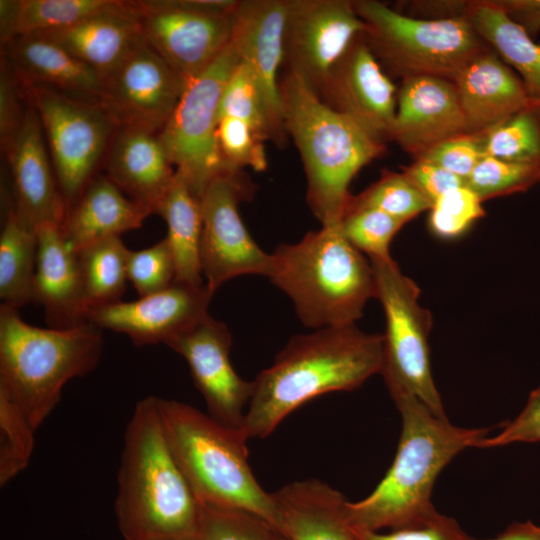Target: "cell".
Returning <instances> with one entry per match:
<instances>
[{
  "mask_svg": "<svg viewBox=\"0 0 540 540\" xmlns=\"http://www.w3.org/2000/svg\"><path fill=\"white\" fill-rule=\"evenodd\" d=\"M237 1L133 2L144 40L187 83L230 45Z\"/></svg>",
  "mask_w": 540,
  "mask_h": 540,
  "instance_id": "7c38bea8",
  "label": "cell"
},
{
  "mask_svg": "<svg viewBox=\"0 0 540 540\" xmlns=\"http://www.w3.org/2000/svg\"><path fill=\"white\" fill-rule=\"evenodd\" d=\"M467 134L454 82L432 76L402 79L392 140L415 159L452 137Z\"/></svg>",
  "mask_w": 540,
  "mask_h": 540,
  "instance_id": "ffe728a7",
  "label": "cell"
},
{
  "mask_svg": "<svg viewBox=\"0 0 540 540\" xmlns=\"http://www.w3.org/2000/svg\"><path fill=\"white\" fill-rule=\"evenodd\" d=\"M127 277L139 297L161 291L173 284L176 266L167 238L142 250H130Z\"/></svg>",
  "mask_w": 540,
  "mask_h": 540,
  "instance_id": "b9f144b4",
  "label": "cell"
},
{
  "mask_svg": "<svg viewBox=\"0 0 540 540\" xmlns=\"http://www.w3.org/2000/svg\"><path fill=\"white\" fill-rule=\"evenodd\" d=\"M37 250L36 227L20 215L12 203L0 235L1 305L19 310L35 302Z\"/></svg>",
  "mask_w": 540,
  "mask_h": 540,
  "instance_id": "1f68e13d",
  "label": "cell"
},
{
  "mask_svg": "<svg viewBox=\"0 0 540 540\" xmlns=\"http://www.w3.org/2000/svg\"><path fill=\"white\" fill-rule=\"evenodd\" d=\"M266 277L293 302L305 327L317 330L353 325L377 284L367 261L339 226L308 232L300 241L270 253Z\"/></svg>",
  "mask_w": 540,
  "mask_h": 540,
  "instance_id": "5b68a950",
  "label": "cell"
},
{
  "mask_svg": "<svg viewBox=\"0 0 540 540\" xmlns=\"http://www.w3.org/2000/svg\"><path fill=\"white\" fill-rule=\"evenodd\" d=\"M485 156L540 164V104L519 111L486 134Z\"/></svg>",
  "mask_w": 540,
  "mask_h": 540,
  "instance_id": "836d02e7",
  "label": "cell"
},
{
  "mask_svg": "<svg viewBox=\"0 0 540 540\" xmlns=\"http://www.w3.org/2000/svg\"><path fill=\"white\" fill-rule=\"evenodd\" d=\"M36 430L19 407L0 390V485L29 464Z\"/></svg>",
  "mask_w": 540,
  "mask_h": 540,
  "instance_id": "8d00e7d4",
  "label": "cell"
},
{
  "mask_svg": "<svg viewBox=\"0 0 540 540\" xmlns=\"http://www.w3.org/2000/svg\"><path fill=\"white\" fill-rule=\"evenodd\" d=\"M129 251L120 236H112L75 252L87 314L94 308L121 301L128 280Z\"/></svg>",
  "mask_w": 540,
  "mask_h": 540,
  "instance_id": "d6a6232c",
  "label": "cell"
},
{
  "mask_svg": "<svg viewBox=\"0 0 540 540\" xmlns=\"http://www.w3.org/2000/svg\"><path fill=\"white\" fill-rule=\"evenodd\" d=\"M253 194L254 184L240 169L220 173L202 194L201 267L212 294L235 277L268 274L271 254L253 240L238 209Z\"/></svg>",
  "mask_w": 540,
  "mask_h": 540,
  "instance_id": "4fadbf2b",
  "label": "cell"
},
{
  "mask_svg": "<svg viewBox=\"0 0 540 540\" xmlns=\"http://www.w3.org/2000/svg\"><path fill=\"white\" fill-rule=\"evenodd\" d=\"M535 442H540V384L530 393L522 411L513 420L501 424L495 435L480 440L477 448Z\"/></svg>",
  "mask_w": 540,
  "mask_h": 540,
  "instance_id": "bcb514c9",
  "label": "cell"
},
{
  "mask_svg": "<svg viewBox=\"0 0 540 540\" xmlns=\"http://www.w3.org/2000/svg\"><path fill=\"white\" fill-rule=\"evenodd\" d=\"M150 214L107 176H98L67 211L61 230L67 246L77 252L93 242L141 227Z\"/></svg>",
  "mask_w": 540,
  "mask_h": 540,
  "instance_id": "4316f807",
  "label": "cell"
},
{
  "mask_svg": "<svg viewBox=\"0 0 540 540\" xmlns=\"http://www.w3.org/2000/svg\"><path fill=\"white\" fill-rule=\"evenodd\" d=\"M103 350L101 329L86 321L58 329L26 323L0 307V390L37 430L61 399L64 385L90 373Z\"/></svg>",
  "mask_w": 540,
  "mask_h": 540,
  "instance_id": "52a82bcc",
  "label": "cell"
},
{
  "mask_svg": "<svg viewBox=\"0 0 540 540\" xmlns=\"http://www.w3.org/2000/svg\"><path fill=\"white\" fill-rule=\"evenodd\" d=\"M194 540L290 539L280 527L252 512L201 504Z\"/></svg>",
  "mask_w": 540,
  "mask_h": 540,
  "instance_id": "e575fe53",
  "label": "cell"
},
{
  "mask_svg": "<svg viewBox=\"0 0 540 540\" xmlns=\"http://www.w3.org/2000/svg\"><path fill=\"white\" fill-rule=\"evenodd\" d=\"M383 334L355 324L289 339L274 362L253 380L245 413L249 438H265L293 411L322 394L352 391L380 373Z\"/></svg>",
  "mask_w": 540,
  "mask_h": 540,
  "instance_id": "6da1fadb",
  "label": "cell"
},
{
  "mask_svg": "<svg viewBox=\"0 0 540 540\" xmlns=\"http://www.w3.org/2000/svg\"><path fill=\"white\" fill-rule=\"evenodd\" d=\"M35 272V302L40 303L49 327L66 329L86 322L77 255L66 244L61 225L41 224Z\"/></svg>",
  "mask_w": 540,
  "mask_h": 540,
  "instance_id": "603a6c76",
  "label": "cell"
},
{
  "mask_svg": "<svg viewBox=\"0 0 540 540\" xmlns=\"http://www.w3.org/2000/svg\"><path fill=\"white\" fill-rule=\"evenodd\" d=\"M496 2L506 11L517 9L540 10V0H505Z\"/></svg>",
  "mask_w": 540,
  "mask_h": 540,
  "instance_id": "816d5d0a",
  "label": "cell"
},
{
  "mask_svg": "<svg viewBox=\"0 0 540 540\" xmlns=\"http://www.w3.org/2000/svg\"><path fill=\"white\" fill-rule=\"evenodd\" d=\"M13 178L15 208L35 227L62 225L67 208L47 154L40 118L31 105L5 152Z\"/></svg>",
  "mask_w": 540,
  "mask_h": 540,
  "instance_id": "44dd1931",
  "label": "cell"
},
{
  "mask_svg": "<svg viewBox=\"0 0 540 540\" xmlns=\"http://www.w3.org/2000/svg\"><path fill=\"white\" fill-rule=\"evenodd\" d=\"M239 62L230 43L207 69L186 83L171 117L158 133L175 171L201 197L213 178L230 169L217 141L218 107Z\"/></svg>",
  "mask_w": 540,
  "mask_h": 540,
  "instance_id": "8fae6325",
  "label": "cell"
},
{
  "mask_svg": "<svg viewBox=\"0 0 540 540\" xmlns=\"http://www.w3.org/2000/svg\"><path fill=\"white\" fill-rule=\"evenodd\" d=\"M485 138L486 135L461 134L441 142L417 159L440 166L465 181L485 156Z\"/></svg>",
  "mask_w": 540,
  "mask_h": 540,
  "instance_id": "ee69618b",
  "label": "cell"
},
{
  "mask_svg": "<svg viewBox=\"0 0 540 540\" xmlns=\"http://www.w3.org/2000/svg\"><path fill=\"white\" fill-rule=\"evenodd\" d=\"M506 12L513 20L522 25L530 36L540 30V10L517 9Z\"/></svg>",
  "mask_w": 540,
  "mask_h": 540,
  "instance_id": "f907efd6",
  "label": "cell"
},
{
  "mask_svg": "<svg viewBox=\"0 0 540 540\" xmlns=\"http://www.w3.org/2000/svg\"><path fill=\"white\" fill-rule=\"evenodd\" d=\"M404 223L368 207L349 205L339 223L343 236L369 258H389L390 244Z\"/></svg>",
  "mask_w": 540,
  "mask_h": 540,
  "instance_id": "74e56055",
  "label": "cell"
},
{
  "mask_svg": "<svg viewBox=\"0 0 540 540\" xmlns=\"http://www.w3.org/2000/svg\"><path fill=\"white\" fill-rule=\"evenodd\" d=\"M485 215L482 201L463 185L440 196L430 209L431 231L440 238H455Z\"/></svg>",
  "mask_w": 540,
  "mask_h": 540,
  "instance_id": "7bdbcfd3",
  "label": "cell"
},
{
  "mask_svg": "<svg viewBox=\"0 0 540 540\" xmlns=\"http://www.w3.org/2000/svg\"><path fill=\"white\" fill-rule=\"evenodd\" d=\"M83 61L101 78L144 40L133 1L119 3L72 27L42 35Z\"/></svg>",
  "mask_w": 540,
  "mask_h": 540,
  "instance_id": "d4e9b609",
  "label": "cell"
},
{
  "mask_svg": "<svg viewBox=\"0 0 540 540\" xmlns=\"http://www.w3.org/2000/svg\"><path fill=\"white\" fill-rule=\"evenodd\" d=\"M19 80L9 69L7 61H2L0 76V139L4 153L15 138L24 118L20 108Z\"/></svg>",
  "mask_w": 540,
  "mask_h": 540,
  "instance_id": "7dc6e473",
  "label": "cell"
},
{
  "mask_svg": "<svg viewBox=\"0 0 540 540\" xmlns=\"http://www.w3.org/2000/svg\"><path fill=\"white\" fill-rule=\"evenodd\" d=\"M349 205L380 210L406 224L433 203L401 172L384 171L381 177Z\"/></svg>",
  "mask_w": 540,
  "mask_h": 540,
  "instance_id": "d590c367",
  "label": "cell"
},
{
  "mask_svg": "<svg viewBox=\"0 0 540 540\" xmlns=\"http://www.w3.org/2000/svg\"><path fill=\"white\" fill-rule=\"evenodd\" d=\"M540 181V164L503 161L484 156L465 180L483 202L528 190Z\"/></svg>",
  "mask_w": 540,
  "mask_h": 540,
  "instance_id": "f35d334b",
  "label": "cell"
},
{
  "mask_svg": "<svg viewBox=\"0 0 540 540\" xmlns=\"http://www.w3.org/2000/svg\"><path fill=\"white\" fill-rule=\"evenodd\" d=\"M232 117L249 124L265 141H272L257 84L247 67L239 62L226 83L218 107V120Z\"/></svg>",
  "mask_w": 540,
  "mask_h": 540,
  "instance_id": "ab89813d",
  "label": "cell"
},
{
  "mask_svg": "<svg viewBox=\"0 0 540 540\" xmlns=\"http://www.w3.org/2000/svg\"><path fill=\"white\" fill-rule=\"evenodd\" d=\"M107 177L128 197L152 213L168 192L176 171L158 134L119 129L107 160Z\"/></svg>",
  "mask_w": 540,
  "mask_h": 540,
  "instance_id": "cb8c5ba5",
  "label": "cell"
},
{
  "mask_svg": "<svg viewBox=\"0 0 540 540\" xmlns=\"http://www.w3.org/2000/svg\"><path fill=\"white\" fill-rule=\"evenodd\" d=\"M118 0H1L2 45L17 37L63 30L115 7Z\"/></svg>",
  "mask_w": 540,
  "mask_h": 540,
  "instance_id": "4dcf8cb0",
  "label": "cell"
},
{
  "mask_svg": "<svg viewBox=\"0 0 540 540\" xmlns=\"http://www.w3.org/2000/svg\"><path fill=\"white\" fill-rule=\"evenodd\" d=\"M156 401L169 449L197 500L246 510L280 527L273 493L261 487L249 465L244 429L226 427L183 402Z\"/></svg>",
  "mask_w": 540,
  "mask_h": 540,
  "instance_id": "8992f818",
  "label": "cell"
},
{
  "mask_svg": "<svg viewBox=\"0 0 540 540\" xmlns=\"http://www.w3.org/2000/svg\"><path fill=\"white\" fill-rule=\"evenodd\" d=\"M403 173L432 203L447 191L465 185L457 175L419 159L405 167Z\"/></svg>",
  "mask_w": 540,
  "mask_h": 540,
  "instance_id": "c3c4849f",
  "label": "cell"
},
{
  "mask_svg": "<svg viewBox=\"0 0 540 540\" xmlns=\"http://www.w3.org/2000/svg\"><path fill=\"white\" fill-rule=\"evenodd\" d=\"M279 92L284 126L301 157L306 199L324 227L339 226L350 202L349 185L385 144L327 106L298 76L281 70Z\"/></svg>",
  "mask_w": 540,
  "mask_h": 540,
  "instance_id": "277c9868",
  "label": "cell"
},
{
  "mask_svg": "<svg viewBox=\"0 0 540 540\" xmlns=\"http://www.w3.org/2000/svg\"><path fill=\"white\" fill-rule=\"evenodd\" d=\"M365 24L348 0H289L281 70L315 93Z\"/></svg>",
  "mask_w": 540,
  "mask_h": 540,
  "instance_id": "9a60e30c",
  "label": "cell"
},
{
  "mask_svg": "<svg viewBox=\"0 0 540 540\" xmlns=\"http://www.w3.org/2000/svg\"><path fill=\"white\" fill-rule=\"evenodd\" d=\"M395 405L402 429L390 468L367 497L345 503L346 519L355 529L393 530L428 520L437 512L431 495L440 472L461 451L477 447L491 433V428L455 426L414 398Z\"/></svg>",
  "mask_w": 540,
  "mask_h": 540,
  "instance_id": "3957f363",
  "label": "cell"
},
{
  "mask_svg": "<svg viewBox=\"0 0 540 540\" xmlns=\"http://www.w3.org/2000/svg\"><path fill=\"white\" fill-rule=\"evenodd\" d=\"M318 97L355 122L374 140H392L397 89L370 50L364 33L329 70Z\"/></svg>",
  "mask_w": 540,
  "mask_h": 540,
  "instance_id": "e0dca14e",
  "label": "cell"
},
{
  "mask_svg": "<svg viewBox=\"0 0 540 540\" xmlns=\"http://www.w3.org/2000/svg\"><path fill=\"white\" fill-rule=\"evenodd\" d=\"M352 530L357 540H475L454 518L438 511L424 522L387 533L353 527Z\"/></svg>",
  "mask_w": 540,
  "mask_h": 540,
  "instance_id": "f6af8a7d",
  "label": "cell"
},
{
  "mask_svg": "<svg viewBox=\"0 0 540 540\" xmlns=\"http://www.w3.org/2000/svg\"><path fill=\"white\" fill-rule=\"evenodd\" d=\"M114 510L124 540H194L201 504L165 438L155 396L126 426Z\"/></svg>",
  "mask_w": 540,
  "mask_h": 540,
  "instance_id": "7a4b0ae2",
  "label": "cell"
},
{
  "mask_svg": "<svg viewBox=\"0 0 540 540\" xmlns=\"http://www.w3.org/2000/svg\"><path fill=\"white\" fill-rule=\"evenodd\" d=\"M288 6L289 0H238L231 38L240 62L257 84L272 142L280 147L288 138L279 92Z\"/></svg>",
  "mask_w": 540,
  "mask_h": 540,
  "instance_id": "ac0fdd59",
  "label": "cell"
},
{
  "mask_svg": "<svg viewBox=\"0 0 540 540\" xmlns=\"http://www.w3.org/2000/svg\"><path fill=\"white\" fill-rule=\"evenodd\" d=\"M454 83L459 93L467 134L486 135L534 104L518 74L492 48L470 61Z\"/></svg>",
  "mask_w": 540,
  "mask_h": 540,
  "instance_id": "7402d4cb",
  "label": "cell"
},
{
  "mask_svg": "<svg viewBox=\"0 0 540 540\" xmlns=\"http://www.w3.org/2000/svg\"><path fill=\"white\" fill-rule=\"evenodd\" d=\"M353 5L373 55L402 79L432 76L454 82L470 61L491 48L462 16L415 18L376 0Z\"/></svg>",
  "mask_w": 540,
  "mask_h": 540,
  "instance_id": "ba28073f",
  "label": "cell"
},
{
  "mask_svg": "<svg viewBox=\"0 0 540 540\" xmlns=\"http://www.w3.org/2000/svg\"><path fill=\"white\" fill-rule=\"evenodd\" d=\"M273 496L280 528L290 540H357L345 516L346 498L327 483L298 480Z\"/></svg>",
  "mask_w": 540,
  "mask_h": 540,
  "instance_id": "484cf974",
  "label": "cell"
},
{
  "mask_svg": "<svg viewBox=\"0 0 540 540\" xmlns=\"http://www.w3.org/2000/svg\"><path fill=\"white\" fill-rule=\"evenodd\" d=\"M377 299L385 314L380 370L392 400L414 398L447 418L430 363V311L419 303L420 289L390 258H370Z\"/></svg>",
  "mask_w": 540,
  "mask_h": 540,
  "instance_id": "9c48e42d",
  "label": "cell"
},
{
  "mask_svg": "<svg viewBox=\"0 0 540 540\" xmlns=\"http://www.w3.org/2000/svg\"><path fill=\"white\" fill-rule=\"evenodd\" d=\"M462 17L519 74L534 104H540V44L496 1H468Z\"/></svg>",
  "mask_w": 540,
  "mask_h": 540,
  "instance_id": "f1b7e54d",
  "label": "cell"
},
{
  "mask_svg": "<svg viewBox=\"0 0 540 540\" xmlns=\"http://www.w3.org/2000/svg\"><path fill=\"white\" fill-rule=\"evenodd\" d=\"M186 82L142 40L102 77L97 102L118 129L158 134L171 117Z\"/></svg>",
  "mask_w": 540,
  "mask_h": 540,
  "instance_id": "5bb4252c",
  "label": "cell"
},
{
  "mask_svg": "<svg viewBox=\"0 0 540 540\" xmlns=\"http://www.w3.org/2000/svg\"><path fill=\"white\" fill-rule=\"evenodd\" d=\"M21 83L40 118L68 211L94 179L118 127L96 100L83 101L46 85Z\"/></svg>",
  "mask_w": 540,
  "mask_h": 540,
  "instance_id": "30bf717a",
  "label": "cell"
},
{
  "mask_svg": "<svg viewBox=\"0 0 540 540\" xmlns=\"http://www.w3.org/2000/svg\"><path fill=\"white\" fill-rule=\"evenodd\" d=\"M157 214L166 221L176 266L175 282L203 285L201 242L203 231L202 201L179 173L162 200Z\"/></svg>",
  "mask_w": 540,
  "mask_h": 540,
  "instance_id": "f546056e",
  "label": "cell"
},
{
  "mask_svg": "<svg viewBox=\"0 0 540 540\" xmlns=\"http://www.w3.org/2000/svg\"><path fill=\"white\" fill-rule=\"evenodd\" d=\"M487 540H540V525L530 520L513 522L503 532Z\"/></svg>",
  "mask_w": 540,
  "mask_h": 540,
  "instance_id": "681fc988",
  "label": "cell"
},
{
  "mask_svg": "<svg viewBox=\"0 0 540 540\" xmlns=\"http://www.w3.org/2000/svg\"><path fill=\"white\" fill-rule=\"evenodd\" d=\"M5 47L20 80L97 100L102 81L99 73L54 41L22 36Z\"/></svg>",
  "mask_w": 540,
  "mask_h": 540,
  "instance_id": "83f0119b",
  "label": "cell"
},
{
  "mask_svg": "<svg viewBox=\"0 0 540 540\" xmlns=\"http://www.w3.org/2000/svg\"><path fill=\"white\" fill-rule=\"evenodd\" d=\"M217 141L228 168L266 170L265 139L246 122L232 117L220 118L217 124Z\"/></svg>",
  "mask_w": 540,
  "mask_h": 540,
  "instance_id": "60d3db41",
  "label": "cell"
},
{
  "mask_svg": "<svg viewBox=\"0 0 540 540\" xmlns=\"http://www.w3.org/2000/svg\"><path fill=\"white\" fill-rule=\"evenodd\" d=\"M212 297L206 285L174 282L134 301L94 308L86 320L100 329L126 334L136 346L167 344L208 313Z\"/></svg>",
  "mask_w": 540,
  "mask_h": 540,
  "instance_id": "d6986e66",
  "label": "cell"
},
{
  "mask_svg": "<svg viewBox=\"0 0 540 540\" xmlns=\"http://www.w3.org/2000/svg\"><path fill=\"white\" fill-rule=\"evenodd\" d=\"M166 345L187 362L208 415L226 427L243 429L245 406L254 385L242 379L232 366V336L227 325L207 313Z\"/></svg>",
  "mask_w": 540,
  "mask_h": 540,
  "instance_id": "2e32d148",
  "label": "cell"
}]
</instances>
